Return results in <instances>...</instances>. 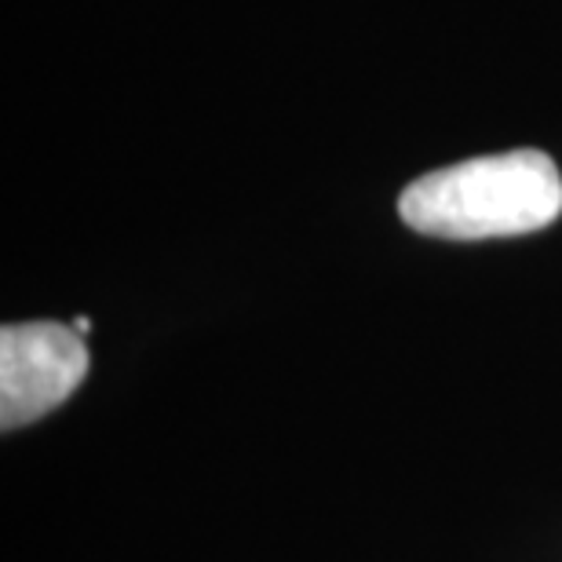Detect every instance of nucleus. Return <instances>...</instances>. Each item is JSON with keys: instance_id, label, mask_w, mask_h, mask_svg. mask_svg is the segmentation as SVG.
Instances as JSON below:
<instances>
[{"instance_id": "7ed1b4c3", "label": "nucleus", "mask_w": 562, "mask_h": 562, "mask_svg": "<svg viewBox=\"0 0 562 562\" xmlns=\"http://www.w3.org/2000/svg\"><path fill=\"white\" fill-rule=\"evenodd\" d=\"M88 325H92V322H88V318H77V322H74V329L85 336V333H88Z\"/></svg>"}, {"instance_id": "f03ea898", "label": "nucleus", "mask_w": 562, "mask_h": 562, "mask_svg": "<svg viewBox=\"0 0 562 562\" xmlns=\"http://www.w3.org/2000/svg\"><path fill=\"white\" fill-rule=\"evenodd\" d=\"M88 373L85 336L59 322L0 329V424L4 431L48 417Z\"/></svg>"}, {"instance_id": "f257e3e1", "label": "nucleus", "mask_w": 562, "mask_h": 562, "mask_svg": "<svg viewBox=\"0 0 562 562\" xmlns=\"http://www.w3.org/2000/svg\"><path fill=\"white\" fill-rule=\"evenodd\" d=\"M402 220L431 238L482 241L548 227L562 212V176L541 150L475 157L402 190Z\"/></svg>"}]
</instances>
